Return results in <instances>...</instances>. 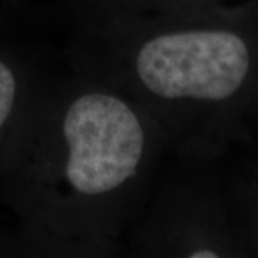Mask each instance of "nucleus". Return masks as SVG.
<instances>
[{"instance_id":"2","label":"nucleus","mask_w":258,"mask_h":258,"mask_svg":"<svg viewBox=\"0 0 258 258\" xmlns=\"http://www.w3.org/2000/svg\"><path fill=\"white\" fill-rule=\"evenodd\" d=\"M25 207L40 252H125L168 154L158 125L134 101L64 62L37 91L26 123Z\"/></svg>"},{"instance_id":"3","label":"nucleus","mask_w":258,"mask_h":258,"mask_svg":"<svg viewBox=\"0 0 258 258\" xmlns=\"http://www.w3.org/2000/svg\"><path fill=\"white\" fill-rule=\"evenodd\" d=\"M175 161L171 169L159 171L126 234L125 252L144 258L245 257L227 175L214 168L215 162Z\"/></svg>"},{"instance_id":"5","label":"nucleus","mask_w":258,"mask_h":258,"mask_svg":"<svg viewBox=\"0 0 258 258\" xmlns=\"http://www.w3.org/2000/svg\"><path fill=\"white\" fill-rule=\"evenodd\" d=\"M237 0H63V13L76 25L116 15H152L197 9Z\"/></svg>"},{"instance_id":"7","label":"nucleus","mask_w":258,"mask_h":258,"mask_svg":"<svg viewBox=\"0 0 258 258\" xmlns=\"http://www.w3.org/2000/svg\"><path fill=\"white\" fill-rule=\"evenodd\" d=\"M242 147L247 148L248 151V157L257 158L258 159V108L254 116H252V120L249 123L248 134H247V138L244 141Z\"/></svg>"},{"instance_id":"4","label":"nucleus","mask_w":258,"mask_h":258,"mask_svg":"<svg viewBox=\"0 0 258 258\" xmlns=\"http://www.w3.org/2000/svg\"><path fill=\"white\" fill-rule=\"evenodd\" d=\"M225 175L231 212L245 257H258V159L247 155Z\"/></svg>"},{"instance_id":"6","label":"nucleus","mask_w":258,"mask_h":258,"mask_svg":"<svg viewBox=\"0 0 258 258\" xmlns=\"http://www.w3.org/2000/svg\"><path fill=\"white\" fill-rule=\"evenodd\" d=\"M19 99V78L16 71L0 59V132L15 113Z\"/></svg>"},{"instance_id":"1","label":"nucleus","mask_w":258,"mask_h":258,"mask_svg":"<svg viewBox=\"0 0 258 258\" xmlns=\"http://www.w3.org/2000/svg\"><path fill=\"white\" fill-rule=\"evenodd\" d=\"M63 60L142 108L174 158L217 162L258 108V0L81 22Z\"/></svg>"}]
</instances>
